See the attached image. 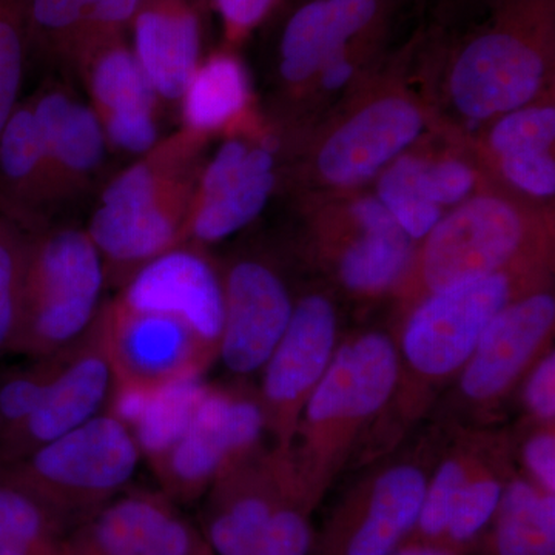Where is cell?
Returning <instances> with one entry per match:
<instances>
[{
  "label": "cell",
  "instance_id": "obj_1",
  "mask_svg": "<svg viewBox=\"0 0 555 555\" xmlns=\"http://www.w3.org/2000/svg\"><path fill=\"white\" fill-rule=\"evenodd\" d=\"M398 346L369 332L335 350L299 418L298 460L291 459L299 494L312 509L341 466L353 438L396 393L401 371ZM295 443V441H294Z\"/></svg>",
  "mask_w": 555,
  "mask_h": 555
},
{
  "label": "cell",
  "instance_id": "obj_2",
  "mask_svg": "<svg viewBox=\"0 0 555 555\" xmlns=\"http://www.w3.org/2000/svg\"><path fill=\"white\" fill-rule=\"evenodd\" d=\"M104 278V259L89 233L65 229L30 238L13 353L35 360L79 343L101 315Z\"/></svg>",
  "mask_w": 555,
  "mask_h": 555
},
{
  "label": "cell",
  "instance_id": "obj_3",
  "mask_svg": "<svg viewBox=\"0 0 555 555\" xmlns=\"http://www.w3.org/2000/svg\"><path fill=\"white\" fill-rule=\"evenodd\" d=\"M141 460L129 427L105 411L28 454L2 463L0 474L60 517L105 505L133 480Z\"/></svg>",
  "mask_w": 555,
  "mask_h": 555
},
{
  "label": "cell",
  "instance_id": "obj_4",
  "mask_svg": "<svg viewBox=\"0 0 555 555\" xmlns=\"http://www.w3.org/2000/svg\"><path fill=\"white\" fill-rule=\"evenodd\" d=\"M513 280L496 272L427 295L409 318L398 347L409 377L426 385L463 369L489 323L513 302Z\"/></svg>",
  "mask_w": 555,
  "mask_h": 555
},
{
  "label": "cell",
  "instance_id": "obj_5",
  "mask_svg": "<svg viewBox=\"0 0 555 555\" xmlns=\"http://www.w3.org/2000/svg\"><path fill=\"white\" fill-rule=\"evenodd\" d=\"M266 429L259 398L208 386L188 429L153 470L171 495L193 499L257 454Z\"/></svg>",
  "mask_w": 555,
  "mask_h": 555
},
{
  "label": "cell",
  "instance_id": "obj_6",
  "mask_svg": "<svg viewBox=\"0 0 555 555\" xmlns=\"http://www.w3.org/2000/svg\"><path fill=\"white\" fill-rule=\"evenodd\" d=\"M116 387L104 312L75 346L61 352L39 406L21 426L0 437V465L76 429L107 411Z\"/></svg>",
  "mask_w": 555,
  "mask_h": 555
},
{
  "label": "cell",
  "instance_id": "obj_7",
  "mask_svg": "<svg viewBox=\"0 0 555 555\" xmlns=\"http://www.w3.org/2000/svg\"><path fill=\"white\" fill-rule=\"evenodd\" d=\"M337 331L332 302L310 295L294 308L286 332L262 367L259 401L266 426L276 438V451H292L302 409L337 350Z\"/></svg>",
  "mask_w": 555,
  "mask_h": 555
},
{
  "label": "cell",
  "instance_id": "obj_8",
  "mask_svg": "<svg viewBox=\"0 0 555 555\" xmlns=\"http://www.w3.org/2000/svg\"><path fill=\"white\" fill-rule=\"evenodd\" d=\"M525 240V225L505 201H467L427 235L420 278L427 294L502 272Z\"/></svg>",
  "mask_w": 555,
  "mask_h": 555
},
{
  "label": "cell",
  "instance_id": "obj_9",
  "mask_svg": "<svg viewBox=\"0 0 555 555\" xmlns=\"http://www.w3.org/2000/svg\"><path fill=\"white\" fill-rule=\"evenodd\" d=\"M545 75L542 43L517 25H502L469 40L456 57L451 91L456 107L473 119L520 108Z\"/></svg>",
  "mask_w": 555,
  "mask_h": 555
},
{
  "label": "cell",
  "instance_id": "obj_10",
  "mask_svg": "<svg viewBox=\"0 0 555 555\" xmlns=\"http://www.w3.org/2000/svg\"><path fill=\"white\" fill-rule=\"evenodd\" d=\"M426 486L422 467H387L338 507L317 555H392L414 531Z\"/></svg>",
  "mask_w": 555,
  "mask_h": 555
},
{
  "label": "cell",
  "instance_id": "obj_11",
  "mask_svg": "<svg viewBox=\"0 0 555 555\" xmlns=\"http://www.w3.org/2000/svg\"><path fill=\"white\" fill-rule=\"evenodd\" d=\"M89 236L104 262L122 268H141L175 247L179 222L160 201L159 178L152 166L134 164L109 182L91 218Z\"/></svg>",
  "mask_w": 555,
  "mask_h": 555
},
{
  "label": "cell",
  "instance_id": "obj_12",
  "mask_svg": "<svg viewBox=\"0 0 555 555\" xmlns=\"http://www.w3.org/2000/svg\"><path fill=\"white\" fill-rule=\"evenodd\" d=\"M116 386L152 387L203 377L218 350L201 341L182 321L134 312L116 302L104 310Z\"/></svg>",
  "mask_w": 555,
  "mask_h": 555
},
{
  "label": "cell",
  "instance_id": "obj_13",
  "mask_svg": "<svg viewBox=\"0 0 555 555\" xmlns=\"http://www.w3.org/2000/svg\"><path fill=\"white\" fill-rule=\"evenodd\" d=\"M555 324V299L534 294L509 302L486 327L463 366L460 393L478 406L499 403L534 366Z\"/></svg>",
  "mask_w": 555,
  "mask_h": 555
},
{
  "label": "cell",
  "instance_id": "obj_14",
  "mask_svg": "<svg viewBox=\"0 0 555 555\" xmlns=\"http://www.w3.org/2000/svg\"><path fill=\"white\" fill-rule=\"evenodd\" d=\"M134 312L160 313L182 321L218 350L224 324V287L206 258L173 247L139 268L118 301Z\"/></svg>",
  "mask_w": 555,
  "mask_h": 555
},
{
  "label": "cell",
  "instance_id": "obj_15",
  "mask_svg": "<svg viewBox=\"0 0 555 555\" xmlns=\"http://www.w3.org/2000/svg\"><path fill=\"white\" fill-rule=\"evenodd\" d=\"M222 287L224 324L218 357L232 374H255L286 332L294 306L283 281L261 262L233 266Z\"/></svg>",
  "mask_w": 555,
  "mask_h": 555
},
{
  "label": "cell",
  "instance_id": "obj_16",
  "mask_svg": "<svg viewBox=\"0 0 555 555\" xmlns=\"http://www.w3.org/2000/svg\"><path fill=\"white\" fill-rule=\"evenodd\" d=\"M190 526L158 496L112 499L96 511L65 555H196Z\"/></svg>",
  "mask_w": 555,
  "mask_h": 555
},
{
  "label": "cell",
  "instance_id": "obj_17",
  "mask_svg": "<svg viewBox=\"0 0 555 555\" xmlns=\"http://www.w3.org/2000/svg\"><path fill=\"white\" fill-rule=\"evenodd\" d=\"M423 129L418 108L401 98H386L339 127L318 156V169L332 184L353 185L374 177Z\"/></svg>",
  "mask_w": 555,
  "mask_h": 555
},
{
  "label": "cell",
  "instance_id": "obj_18",
  "mask_svg": "<svg viewBox=\"0 0 555 555\" xmlns=\"http://www.w3.org/2000/svg\"><path fill=\"white\" fill-rule=\"evenodd\" d=\"M131 27V50L156 96L181 100L201 54L199 20L189 0H144Z\"/></svg>",
  "mask_w": 555,
  "mask_h": 555
},
{
  "label": "cell",
  "instance_id": "obj_19",
  "mask_svg": "<svg viewBox=\"0 0 555 555\" xmlns=\"http://www.w3.org/2000/svg\"><path fill=\"white\" fill-rule=\"evenodd\" d=\"M378 0H309L294 11L280 40V72L288 82L312 78L377 17Z\"/></svg>",
  "mask_w": 555,
  "mask_h": 555
},
{
  "label": "cell",
  "instance_id": "obj_20",
  "mask_svg": "<svg viewBox=\"0 0 555 555\" xmlns=\"http://www.w3.org/2000/svg\"><path fill=\"white\" fill-rule=\"evenodd\" d=\"M207 387L203 377L152 387L116 386L107 411L129 427L142 459L155 465L185 433Z\"/></svg>",
  "mask_w": 555,
  "mask_h": 555
},
{
  "label": "cell",
  "instance_id": "obj_21",
  "mask_svg": "<svg viewBox=\"0 0 555 555\" xmlns=\"http://www.w3.org/2000/svg\"><path fill=\"white\" fill-rule=\"evenodd\" d=\"M46 145L47 167L72 179L89 177L104 159V126L96 109L51 91L31 102Z\"/></svg>",
  "mask_w": 555,
  "mask_h": 555
},
{
  "label": "cell",
  "instance_id": "obj_22",
  "mask_svg": "<svg viewBox=\"0 0 555 555\" xmlns=\"http://www.w3.org/2000/svg\"><path fill=\"white\" fill-rule=\"evenodd\" d=\"M273 156L268 147L248 149L243 164L228 179L201 195L192 218L199 243H217L246 228L261 214L275 185Z\"/></svg>",
  "mask_w": 555,
  "mask_h": 555
},
{
  "label": "cell",
  "instance_id": "obj_23",
  "mask_svg": "<svg viewBox=\"0 0 555 555\" xmlns=\"http://www.w3.org/2000/svg\"><path fill=\"white\" fill-rule=\"evenodd\" d=\"M144 0H31V39L72 56L120 35Z\"/></svg>",
  "mask_w": 555,
  "mask_h": 555
},
{
  "label": "cell",
  "instance_id": "obj_24",
  "mask_svg": "<svg viewBox=\"0 0 555 555\" xmlns=\"http://www.w3.org/2000/svg\"><path fill=\"white\" fill-rule=\"evenodd\" d=\"M49 181L46 145L31 104H17L0 130V214L24 228Z\"/></svg>",
  "mask_w": 555,
  "mask_h": 555
},
{
  "label": "cell",
  "instance_id": "obj_25",
  "mask_svg": "<svg viewBox=\"0 0 555 555\" xmlns=\"http://www.w3.org/2000/svg\"><path fill=\"white\" fill-rule=\"evenodd\" d=\"M489 535V555H555V494L532 481H507Z\"/></svg>",
  "mask_w": 555,
  "mask_h": 555
},
{
  "label": "cell",
  "instance_id": "obj_26",
  "mask_svg": "<svg viewBox=\"0 0 555 555\" xmlns=\"http://www.w3.org/2000/svg\"><path fill=\"white\" fill-rule=\"evenodd\" d=\"M79 61L89 72L91 96L100 108V118L130 109H155L158 96L120 35L91 47Z\"/></svg>",
  "mask_w": 555,
  "mask_h": 555
},
{
  "label": "cell",
  "instance_id": "obj_27",
  "mask_svg": "<svg viewBox=\"0 0 555 555\" xmlns=\"http://www.w3.org/2000/svg\"><path fill=\"white\" fill-rule=\"evenodd\" d=\"M189 129L211 131L235 118L248 101L246 69L236 57L217 54L199 64L181 96Z\"/></svg>",
  "mask_w": 555,
  "mask_h": 555
},
{
  "label": "cell",
  "instance_id": "obj_28",
  "mask_svg": "<svg viewBox=\"0 0 555 555\" xmlns=\"http://www.w3.org/2000/svg\"><path fill=\"white\" fill-rule=\"evenodd\" d=\"M411 259V238L393 221L363 230L339 259V276L357 294H378L400 281Z\"/></svg>",
  "mask_w": 555,
  "mask_h": 555
},
{
  "label": "cell",
  "instance_id": "obj_29",
  "mask_svg": "<svg viewBox=\"0 0 555 555\" xmlns=\"http://www.w3.org/2000/svg\"><path fill=\"white\" fill-rule=\"evenodd\" d=\"M60 517L0 474V555H65Z\"/></svg>",
  "mask_w": 555,
  "mask_h": 555
},
{
  "label": "cell",
  "instance_id": "obj_30",
  "mask_svg": "<svg viewBox=\"0 0 555 555\" xmlns=\"http://www.w3.org/2000/svg\"><path fill=\"white\" fill-rule=\"evenodd\" d=\"M423 160L404 156L385 171L378 184V199L389 210L409 238L429 235L440 221V206L423 185Z\"/></svg>",
  "mask_w": 555,
  "mask_h": 555
},
{
  "label": "cell",
  "instance_id": "obj_31",
  "mask_svg": "<svg viewBox=\"0 0 555 555\" xmlns=\"http://www.w3.org/2000/svg\"><path fill=\"white\" fill-rule=\"evenodd\" d=\"M483 465L480 456L473 451L459 452L441 463L434 477L427 480L418 520L404 545L418 543L441 547L456 495Z\"/></svg>",
  "mask_w": 555,
  "mask_h": 555
},
{
  "label": "cell",
  "instance_id": "obj_32",
  "mask_svg": "<svg viewBox=\"0 0 555 555\" xmlns=\"http://www.w3.org/2000/svg\"><path fill=\"white\" fill-rule=\"evenodd\" d=\"M30 236L0 214V357L13 353L20 334Z\"/></svg>",
  "mask_w": 555,
  "mask_h": 555
},
{
  "label": "cell",
  "instance_id": "obj_33",
  "mask_svg": "<svg viewBox=\"0 0 555 555\" xmlns=\"http://www.w3.org/2000/svg\"><path fill=\"white\" fill-rule=\"evenodd\" d=\"M505 486L500 473L481 466L456 495L441 547L463 554L494 517Z\"/></svg>",
  "mask_w": 555,
  "mask_h": 555
},
{
  "label": "cell",
  "instance_id": "obj_34",
  "mask_svg": "<svg viewBox=\"0 0 555 555\" xmlns=\"http://www.w3.org/2000/svg\"><path fill=\"white\" fill-rule=\"evenodd\" d=\"M31 0H0V130L20 104L31 42Z\"/></svg>",
  "mask_w": 555,
  "mask_h": 555
},
{
  "label": "cell",
  "instance_id": "obj_35",
  "mask_svg": "<svg viewBox=\"0 0 555 555\" xmlns=\"http://www.w3.org/2000/svg\"><path fill=\"white\" fill-rule=\"evenodd\" d=\"M60 360L61 352L35 358L28 366L0 377V437L16 429L36 411Z\"/></svg>",
  "mask_w": 555,
  "mask_h": 555
},
{
  "label": "cell",
  "instance_id": "obj_36",
  "mask_svg": "<svg viewBox=\"0 0 555 555\" xmlns=\"http://www.w3.org/2000/svg\"><path fill=\"white\" fill-rule=\"evenodd\" d=\"M555 139L553 107L517 109L509 113L491 133L492 149L499 156L525 152H550Z\"/></svg>",
  "mask_w": 555,
  "mask_h": 555
},
{
  "label": "cell",
  "instance_id": "obj_37",
  "mask_svg": "<svg viewBox=\"0 0 555 555\" xmlns=\"http://www.w3.org/2000/svg\"><path fill=\"white\" fill-rule=\"evenodd\" d=\"M310 509L297 502L286 500L276 507L259 537L251 555H312V526Z\"/></svg>",
  "mask_w": 555,
  "mask_h": 555
},
{
  "label": "cell",
  "instance_id": "obj_38",
  "mask_svg": "<svg viewBox=\"0 0 555 555\" xmlns=\"http://www.w3.org/2000/svg\"><path fill=\"white\" fill-rule=\"evenodd\" d=\"M101 120L109 144L133 155L149 152L158 139L155 109L109 113L102 116Z\"/></svg>",
  "mask_w": 555,
  "mask_h": 555
},
{
  "label": "cell",
  "instance_id": "obj_39",
  "mask_svg": "<svg viewBox=\"0 0 555 555\" xmlns=\"http://www.w3.org/2000/svg\"><path fill=\"white\" fill-rule=\"evenodd\" d=\"M505 177L518 189L535 196H553L555 164L550 152H525L500 156Z\"/></svg>",
  "mask_w": 555,
  "mask_h": 555
},
{
  "label": "cell",
  "instance_id": "obj_40",
  "mask_svg": "<svg viewBox=\"0 0 555 555\" xmlns=\"http://www.w3.org/2000/svg\"><path fill=\"white\" fill-rule=\"evenodd\" d=\"M476 184V175L460 160H443L423 167V185L427 195L437 204H455L465 199Z\"/></svg>",
  "mask_w": 555,
  "mask_h": 555
},
{
  "label": "cell",
  "instance_id": "obj_41",
  "mask_svg": "<svg viewBox=\"0 0 555 555\" xmlns=\"http://www.w3.org/2000/svg\"><path fill=\"white\" fill-rule=\"evenodd\" d=\"M525 404L529 414L542 426L555 422V356L547 350L534 364L525 385Z\"/></svg>",
  "mask_w": 555,
  "mask_h": 555
},
{
  "label": "cell",
  "instance_id": "obj_42",
  "mask_svg": "<svg viewBox=\"0 0 555 555\" xmlns=\"http://www.w3.org/2000/svg\"><path fill=\"white\" fill-rule=\"evenodd\" d=\"M526 469L531 474L532 483L555 494V433L553 426H542L526 440L524 448Z\"/></svg>",
  "mask_w": 555,
  "mask_h": 555
},
{
  "label": "cell",
  "instance_id": "obj_43",
  "mask_svg": "<svg viewBox=\"0 0 555 555\" xmlns=\"http://www.w3.org/2000/svg\"><path fill=\"white\" fill-rule=\"evenodd\" d=\"M276 0H214L230 38L238 39L268 17Z\"/></svg>",
  "mask_w": 555,
  "mask_h": 555
},
{
  "label": "cell",
  "instance_id": "obj_44",
  "mask_svg": "<svg viewBox=\"0 0 555 555\" xmlns=\"http://www.w3.org/2000/svg\"><path fill=\"white\" fill-rule=\"evenodd\" d=\"M321 82L328 90L339 89L345 86L347 80L352 78L353 67L350 61L347 60L346 51L335 54L326 62L323 68L320 69Z\"/></svg>",
  "mask_w": 555,
  "mask_h": 555
},
{
  "label": "cell",
  "instance_id": "obj_45",
  "mask_svg": "<svg viewBox=\"0 0 555 555\" xmlns=\"http://www.w3.org/2000/svg\"><path fill=\"white\" fill-rule=\"evenodd\" d=\"M392 555H463L454 553V551L444 550V547L418 545V543H411V545H403L397 550Z\"/></svg>",
  "mask_w": 555,
  "mask_h": 555
}]
</instances>
